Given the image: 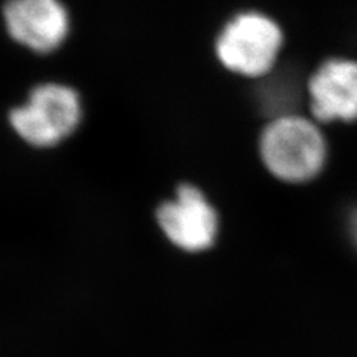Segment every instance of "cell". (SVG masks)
<instances>
[{
    "mask_svg": "<svg viewBox=\"0 0 357 357\" xmlns=\"http://www.w3.org/2000/svg\"><path fill=\"white\" fill-rule=\"evenodd\" d=\"M156 220L164 236L185 252H203L215 244L218 213L204 192L192 183H182L176 197L156 210Z\"/></svg>",
    "mask_w": 357,
    "mask_h": 357,
    "instance_id": "obj_4",
    "label": "cell"
},
{
    "mask_svg": "<svg viewBox=\"0 0 357 357\" xmlns=\"http://www.w3.org/2000/svg\"><path fill=\"white\" fill-rule=\"evenodd\" d=\"M283 47V31L277 22L258 10L232 17L218 35L215 51L227 70L259 79L270 75Z\"/></svg>",
    "mask_w": 357,
    "mask_h": 357,
    "instance_id": "obj_3",
    "label": "cell"
},
{
    "mask_svg": "<svg viewBox=\"0 0 357 357\" xmlns=\"http://www.w3.org/2000/svg\"><path fill=\"white\" fill-rule=\"evenodd\" d=\"M265 169L287 183H304L320 174L326 162V140L314 121L296 114L274 116L259 137Z\"/></svg>",
    "mask_w": 357,
    "mask_h": 357,
    "instance_id": "obj_1",
    "label": "cell"
},
{
    "mask_svg": "<svg viewBox=\"0 0 357 357\" xmlns=\"http://www.w3.org/2000/svg\"><path fill=\"white\" fill-rule=\"evenodd\" d=\"M82 121L81 96L75 88L45 82L31 89L27 100L9 112V124L17 136L35 148L60 144Z\"/></svg>",
    "mask_w": 357,
    "mask_h": 357,
    "instance_id": "obj_2",
    "label": "cell"
},
{
    "mask_svg": "<svg viewBox=\"0 0 357 357\" xmlns=\"http://www.w3.org/2000/svg\"><path fill=\"white\" fill-rule=\"evenodd\" d=\"M3 20L8 35L38 54L59 50L70 31V17L60 0H6Z\"/></svg>",
    "mask_w": 357,
    "mask_h": 357,
    "instance_id": "obj_5",
    "label": "cell"
},
{
    "mask_svg": "<svg viewBox=\"0 0 357 357\" xmlns=\"http://www.w3.org/2000/svg\"><path fill=\"white\" fill-rule=\"evenodd\" d=\"M310 107L319 122L357 119V63L332 59L308 81Z\"/></svg>",
    "mask_w": 357,
    "mask_h": 357,
    "instance_id": "obj_6",
    "label": "cell"
}]
</instances>
